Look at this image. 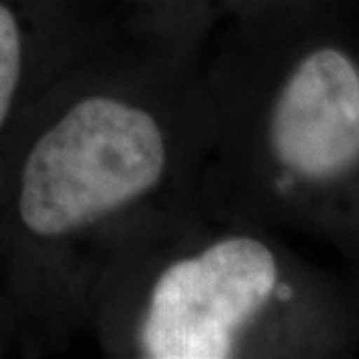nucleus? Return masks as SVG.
<instances>
[{
	"instance_id": "obj_1",
	"label": "nucleus",
	"mask_w": 359,
	"mask_h": 359,
	"mask_svg": "<svg viewBox=\"0 0 359 359\" xmlns=\"http://www.w3.org/2000/svg\"><path fill=\"white\" fill-rule=\"evenodd\" d=\"M208 32L128 8L16 136L0 172V294L22 355L88 337L118 264L202 208Z\"/></svg>"
},
{
	"instance_id": "obj_2",
	"label": "nucleus",
	"mask_w": 359,
	"mask_h": 359,
	"mask_svg": "<svg viewBox=\"0 0 359 359\" xmlns=\"http://www.w3.org/2000/svg\"><path fill=\"white\" fill-rule=\"evenodd\" d=\"M210 216L332 248L359 278V2L269 0L210 28Z\"/></svg>"
},
{
	"instance_id": "obj_3",
	"label": "nucleus",
	"mask_w": 359,
	"mask_h": 359,
	"mask_svg": "<svg viewBox=\"0 0 359 359\" xmlns=\"http://www.w3.org/2000/svg\"><path fill=\"white\" fill-rule=\"evenodd\" d=\"M88 337L110 358H359V278L198 208L118 264Z\"/></svg>"
},
{
	"instance_id": "obj_4",
	"label": "nucleus",
	"mask_w": 359,
	"mask_h": 359,
	"mask_svg": "<svg viewBox=\"0 0 359 359\" xmlns=\"http://www.w3.org/2000/svg\"><path fill=\"white\" fill-rule=\"evenodd\" d=\"M126 14L122 0H0V172L39 104Z\"/></svg>"
},
{
	"instance_id": "obj_5",
	"label": "nucleus",
	"mask_w": 359,
	"mask_h": 359,
	"mask_svg": "<svg viewBox=\"0 0 359 359\" xmlns=\"http://www.w3.org/2000/svg\"><path fill=\"white\" fill-rule=\"evenodd\" d=\"M130 11L210 30L222 18L269 0H122Z\"/></svg>"
},
{
	"instance_id": "obj_6",
	"label": "nucleus",
	"mask_w": 359,
	"mask_h": 359,
	"mask_svg": "<svg viewBox=\"0 0 359 359\" xmlns=\"http://www.w3.org/2000/svg\"><path fill=\"white\" fill-rule=\"evenodd\" d=\"M11 351H18V334L11 308L0 294V358L8 355Z\"/></svg>"
}]
</instances>
